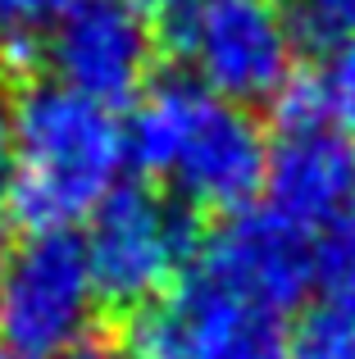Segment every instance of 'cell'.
<instances>
[{
  "mask_svg": "<svg viewBox=\"0 0 355 359\" xmlns=\"http://www.w3.org/2000/svg\"><path fill=\"white\" fill-rule=\"evenodd\" d=\"M128 164V128L114 109L64 82H32L14 100L9 214L27 232H73L91 219Z\"/></svg>",
  "mask_w": 355,
  "mask_h": 359,
  "instance_id": "6da1fadb",
  "label": "cell"
},
{
  "mask_svg": "<svg viewBox=\"0 0 355 359\" xmlns=\"http://www.w3.org/2000/svg\"><path fill=\"white\" fill-rule=\"evenodd\" d=\"M128 159L169 182V196L192 210L237 214L264 187L269 141L237 100L196 78H164L137 100Z\"/></svg>",
  "mask_w": 355,
  "mask_h": 359,
  "instance_id": "7a4b0ae2",
  "label": "cell"
},
{
  "mask_svg": "<svg viewBox=\"0 0 355 359\" xmlns=\"http://www.w3.org/2000/svg\"><path fill=\"white\" fill-rule=\"evenodd\" d=\"M201 241L192 205L151 187H114L82 237L96 296L128 314L164 296L196 264Z\"/></svg>",
  "mask_w": 355,
  "mask_h": 359,
  "instance_id": "3957f363",
  "label": "cell"
},
{
  "mask_svg": "<svg viewBox=\"0 0 355 359\" xmlns=\"http://www.w3.org/2000/svg\"><path fill=\"white\" fill-rule=\"evenodd\" d=\"M128 359H287L283 314L255 305L205 273L201 264L182 273L164 296L133 309L123 327Z\"/></svg>",
  "mask_w": 355,
  "mask_h": 359,
  "instance_id": "277c9868",
  "label": "cell"
},
{
  "mask_svg": "<svg viewBox=\"0 0 355 359\" xmlns=\"http://www.w3.org/2000/svg\"><path fill=\"white\" fill-rule=\"evenodd\" d=\"M96 278L73 232H27L0 259V346L14 359H60L87 341Z\"/></svg>",
  "mask_w": 355,
  "mask_h": 359,
  "instance_id": "5b68a950",
  "label": "cell"
},
{
  "mask_svg": "<svg viewBox=\"0 0 355 359\" xmlns=\"http://www.w3.org/2000/svg\"><path fill=\"white\" fill-rule=\"evenodd\" d=\"M169 36L196 82L237 105L274 100L292 82L296 32L278 0H182Z\"/></svg>",
  "mask_w": 355,
  "mask_h": 359,
  "instance_id": "8992f818",
  "label": "cell"
},
{
  "mask_svg": "<svg viewBox=\"0 0 355 359\" xmlns=\"http://www.w3.org/2000/svg\"><path fill=\"white\" fill-rule=\"evenodd\" d=\"M55 82L100 105L142 96L155 64V32L128 0H78L46 36Z\"/></svg>",
  "mask_w": 355,
  "mask_h": 359,
  "instance_id": "52a82bcc",
  "label": "cell"
},
{
  "mask_svg": "<svg viewBox=\"0 0 355 359\" xmlns=\"http://www.w3.org/2000/svg\"><path fill=\"white\" fill-rule=\"evenodd\" d=\"M196 264L205 273H214V278H223L228 287H237L241 296H250L255 305L283 314V318L314 287L310 228L292 223L274 205H264V210H250L246 205V210L228 214V223L214 228L201 241Z\"/></svg>",
  "mask_w": 355,
  "mask_h": 359,
  "instance_id": "ba28073f",
  "label": "cell"
},
{
  "mask_svg": "<svg viewBox=\"0 0 355 359\" xmlns=\"http://www.w3.org/2000/svg\"><path fill=\"white\" fill-rule=\"evenodd\" d=\"M269 205L301 228H328L355 205V141L333 123H278L264 168Z\"/></svg>",
  "mask_w": 355,
  "mask_h": 359,
  "instance_id": "9c48e42d",
  "label": "cell"
},
{
  "mask_svg": "<svg viewBox=\"0 0 355 359\" xmlns=\"http://www.w3.org/2000/svg\"><path fill=\"white\" fill-rule=\"evenodd\" d=\"M278 123H333L355 132V41L328 46L319 60L274 96Z\"/></svg>",
  "mask_w": 355,
  "mask_h": 359,
  "instance_id": "30bf717a",
  "label": "cell"
},
{
  "mask_svg": "<svg viewBox=\"0 0 355 359\" xmlns=\"http://www.w3.org/2000/svg\"><path fill=\"white\" fill-rule=\"evenodd\" d=\"M73 5L78 0H0V69L27 73V64L46 55V36Z\"/></svg>",
  "mask_w": 355,
  "mask_h": 359,
  "instance_id": "8fae6325",
  "label": "cell"
},
{
  "mask_svg": "<svg viewBox=\"0 0 355 359\" xmlns=\"http://www.w3.org/2000/svg\"><path fill=\"white\" fill-rule=\"evenodd\" d=\"M314 287L323 291V300L355 309V205L314 241Z\"/></svg>",
  "mask_w": 355,
  "mask_h": 359,
  "instance_id": "7c38bea8",
  "label": "cell"
},
{
  "mask_svg": "<svg viewBox=\"0 0 355 359\" xmlns=\"http://www.w3.org/2000/svg\"><path fill=\"white\" fill-rule=\"evenodd\" d=\"M292 359H355V309L314 305L292 332Z\"/></svg>",
  "mask_w": 355,
  "mask_h": 359,
  "instance_id": "4fadbf2b",
  "label": "cell"
},
{
  "mask_svg": "<svg viewBox=\"0 0 355 359\" xmlns=\"http://www.w3.org/2000/svg\"><path fill=\"white\" fill-rule=\"evenodd\" d=\"M296 41L328 50V46L355 41V0H278Z\"/></svg>",
  "mask_w": 355,
  "mask_h": 359,
  "instance_id": "5bb4252c",
  "label": "cell"
},
{
  "mask_svg": "<svg viewBox=\"0 0 355 359\" xmlns=\"http://www.w3.org/2000/svg\"><path fill=\"white\" fill-rule=\"evenodd\" d=\"M9 187H14V100L0 87V205L9 201Z\"/></svg>",
  "mask_w": 355,
  "mask_h": 359,
  "instance_id": "9a60e30c",
  "label": "cell"
},
{
  "mask_svg": "<svg viewBox=\"0 0 355 359\" xmlns=\"http://www.w3.org/2000/svg\"><path fill=\"white\" fill-rule=\"evenodd\" d=\"M60 359H128L123 355V346L119 341H100V337H87V341H78V346H69Z\"/></svg>",
  "mask_w": 355,
  "mask_h": 359,
  "instance_id": "2e32d148",
  "label": "cell"
},
{
  "mask_svg": "<svg viewBox=\"0 0 355 359\" xmlns=\"http://www.w3.org/2000/svg\"><path fill=\"white\" fill-rule=\"evenodd\" d=\"M128 5H133V9H142V14L151 18V14H173V9L182 5V0H128Z\"/></svg>",
  "mask_w": 355,
  "mask_h": 359,
  "instance_id": "e0dca14e",
  "label": "cell"
},
{
  "mask_svg": "<svg viewBox=\"0 0 355 359\" xmlns=\"http://www.w3.org/2000/svg\"><path fill=\"white\" fill-rule=\"evenodd\" d=\"M0 359H14V355H9V351H5V346H0Z\"/></svg>",
  "mask_w": 355,
  "mask_h": 359,
  "instance_id": "ac0fdd59",
  "label": "cell"
}]
</instances>
